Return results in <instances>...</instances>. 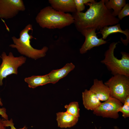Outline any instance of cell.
<instances>
[{"mask_svg": "<svg viewBox=\"0 0 129 129\" xmlns=\"http://www.w3.org/2000/svg\"><path fill=\"white\" fill-rule=\"evenodd\" d=\"M85 5L89 8L85 12L76 11L72 15L75 26L80 32L87 28H94L96 30L118 23L120 20L113 14L112 10L105 5L104 0L98 2L88 3Z\"/></svg>", "mask_w": 129, "mask_h": 129, "instance_id": "cell-1", "label": "cell"}, {"mask_svg": "<svg viewBox=\"0 0 129 129\" xmlns=\"http://www.w3.org/2000/svg\"><path fill=\"white\" fill-rule=\"evenodd\" d=\"M36 22L43 28L61 29L74 23L72 15L57 11L51 6L41 10L35 18Z\"/></svg>", "mask_w": 129, "mask_h": 129, "instance_id": "cell-2", "label": "cell"}, {"mask_svg": "<svg viewBox=\"0 0 129 129\" xmlns=\"http://www.w3.org/2000/svg\"><path fill=\"white\" fill-rule=\"evenodd\" d=\"M32 25L28 24L20 32L19 38L15 36L12 37L13 44L9 45L11 48H16L21 54L35 59L44 57L48 48L44 46L40 49L34 48L30 44V40L34 38L29 33L30 31H32Z\"/></svg>", "mask_w": 129, "mask_h": 129, "instance_id": "cell-3", "label": "cell"}, {"mask_svg": "<svg viewBox=\"0 0 129 129\" xmlns=\"http://www.w3.org/2000/svg\"><path fill=\"white\" fill-rule=\"evenodd\" d=\"M118 42L110 44L105 52V58L101 61L113 75H120L129 77V55L126 52H121V59H119L114 56V51Z\"/></svg>", "mask_w": 129, "mask_h": 129, "instance_id": "cell-4", "label": "cell"}, {"mask_svg": "<svg viewBox=\"0 0 129 129\" xmlns=\"http://www.w3.org/2000/svg\"><path fill=\"white\" fill-rule=\"evenodd\" d=\"M104 84L109 88L111 97L124 104L129 96V77L123 75H113Z\"/></svg>", "mask_w": 129, "mask_h": 129, "instance_id": "cell-5", "label": "cell"}, {"mask_svg": "<svg viewBox=\"0 0 129 129\" xmlns=\"http://www.w3.org/2000/svg\"><path fill=\"white\" fill-rule=\"evenodd\" d=\"M1 58L2 62L0 66V86L3 84V80L8 75L17 74V69L25 63L26 58L23 56L15 57L12 53L10 52L8 55L3 52Z\"/></svg>", "mask_w": 129, "mask_h": 129, "instance_id": "cell-6", "label": "cell"}, {"mask_svg": "<svg viewBox=\"0 0 129 129\" xmlns=\"http://www.w3.org/2000/svg\"><path fill=\"white\" fill-rule=\"evenodd\" d=\"M123 104L118 100L111 97L93 111V114L103 118L117 119L119 117L118 110Z\"/></svg>", "mask_w": 129, "mask_h": 129, "instance_id": "cell-7", "label": "cell"}, {"mask_svg": "<svg viewBox=\"0 0 129 129\" xmlns=\"http://www.w3.org/2000/svg\"><path fill=\"white\" fill-rule=\"evenodd\" d=\"M25 9L22 0H0V18H13Z\"/></svg>", "mask_w": 129, "mask_h": 129, "instance_id": "cell-8", "label": "cell"}, {"mask_svg": "<svg viewBox=\"0 0 129 129\" xmlns=\"http://www.w3.org/2000/svg\"><path fill=\"white\" fill-rule=\"evenodd\" d=\"M94 28H87L81 32L85 38V41L80 49V53L83 54L93 48L100 46L107 43V41L102 38H98Z\"/></svg>", "mask_w": 129, "mask_h": 129, "instance_id": "cell-9", "label": "cell"}, {"mask_svg": "<svg viewBox=\"0 0 129 129\" xmlns=\"http://www.w3.org/2000/svg\"><path fill=\"white\" fill-rule=\"evenodd\" d=\"M90 90L95 94L100 101H105L111 97L109 89L102 80L96 79Z\"/></svg>", "mask_w": 129, "mask_h": 129, "instance_id": "cell-10", "label": "cell"}, {"mask_svg": "<svg viewBox=\"0 0 129 129\" xmlns=\"http://www.w3.org/2000/svg\"><path fill=\"white\" fill-rule=\"evenodd\" d=\"M51 6L55 10L65 13L76 11L74 0H49Z\"/></svg>", "mask_w": 129, "mask_h": 129, "instance_id": "cell-11", "label": "cell"}, {"mask_svg": "<svg viewBox=\"0 0 129 129\" xmlns=\"http://www.w3.org/2000/svg\"><path fill=\"white\" fill-rule=\"evenodd\" d=\"M118 32L123 33L126 36V39L124 40L121 37V40L124 45H127L129 42V30L128 29L124 30H122L119 24L105 27L100 30V32L97 33H101L102 35V38L104 40L110 34Z\"/></svg>", "mask_w": 129, "mask_h": 129, "instance_id": "cell-12", "label": "cell"}, {"mask_svg": "<svg viewBox=\"0 0 129 129\" xmlns=\"http://www.w3.org/2000/svg\"><path fill=\"white\" fill-rule=\"evenodd\" d=\"M82 96L83 105L88 110L93 111L101 103L97 96L90 90L85 89Z\"/></svg>", "mask_w": 129, "mask_h": 129, "instance_id": "cell-13", "label": "cell"}, {"mask_svg": "<svg viewBox=\"0 0 129 129\" xmlns=\"http://www.w3.org/2000/svg\"><path fill=\"white\" fill-rule=\"evenodd\" d=\"M56 120L58 126L61 128H70L77 123L78 118L67 112H59L56 113Z\"/></svg>", "mask_w": 129, "mask_h": 129, "instance_id": "cell-14", "label": "cell"}, {"mask_svg": "<svg viewBox=\"0 0 129 129\" xmlns=\"http://www.w3.org/2000/svg\"><path fill=\"white\" fill-rule=\"evenodd\" d=\"M75 67V65L71 63L67 64L62 68L53 70L48 74L50 83L55 84L59 80L66 76Z\"/></svg>", "mask_w": 129, "mask_h": 129, "instance_id": "cell-15", "label": "cell"}, {"mask_svg": "<svg viewBox=\"0 0 129 129\" xmlns=\"http://www.w3.org/2000/svg\"><path fill=\"white\" fill-rule=\"evenodd\" d=\"M24 81L29 87L32 88L50 83L48 74L42 76L33 75L25 78Z\"/></svg>", "mask_w": 129, "mask_h": 129, "instance_id": "cell-16", "label": "cell"}, {"mask_svg": "<svg viewBox=\"0 0 129 129\" xmlns=\"http://www.w3.org/2000/svg\"><path fill=\"white\" fill-rule=\"evenodd\" d=\"M105 6L109 10H113V14L118 16L120 11L126 4L125 0H104Z\"/></svg>", "mask_w": 129, "mask_h": 129, "instance_id": "cell-17", "label": "cell"}, {"mask_svg": "<svg viewBox=\"0 0 129 129\" xmlns=\"http://www.w3.org/2000/svg\"><path fill=\"white\" fill-rule=\"evenodd\" d=\"M67 112L73 116L78 118L80 117V110L78 103L77 102H73L70 103L69 105L64 106Z\"/></svg>", "mask_w": 129, "mask_h": 129, "instance_id": "cell-18", "label": "cell"}, {"mask_svg": "<svg viewBox=\"0 0 129 129\" xmlns=\"http://www.w3.org/2000/svg\"><path fill=\"white\" fill-rule=\"evenodd\" d=\"M118 110V112H121L123 117L124 118L129 117V96L125 99L124 103Z\"/></svg>", "mask_w": 129, "mask_h": 129, "instance_id": "cell-19", "label": "cell"}, {"mask_svg": "<svg viewBox=\"0 0 129 129\" xmlns=\"http://www.w3.org/2000/svg\"><path fill=\"white\" fill-rule=\"evenodd\" d=\"M76 11L82 12L85 8V5L88 3H93L96 1L94 0H74Z\"/></svg>", "mask_w": 129, "mask_h": 129, "instance_id": "cell-20", "label": "cell"}, {"mask_svg": "<svg viewBox=\"0 0 129 129\" xmlns=\"http://www.w3.org/2000/svg\"><path fill=\"white\" fill-rule=\"evenodd\" d=\"M129 15V4L128 3L125 5L121 9L118 15V18L121 20L124 17Z\"/></svg>", "mask_w": 129, "mask_h": 129, "instance_id": "cell-21", "label": "cell"}, {"mask_svg": "<svg viewBox=\"0 0 129 129\" xmlns=\"http://www.w3.org/2000/svg\"><path fill=\"white\" fill-rule=\"evenodd\" d=\"M3 122L5 126L6 127H10L11 129H27V128L26 126H24L23 128L19 129H16L14 127V124L13 122L12 119L10 120L3 119Z\"/></svg>", "mask_w": 129, "mask_h": 129, "instance_id": "cell-22", "label": "cell"}, {"mask_svg": "<svg viewBox=\"0 0 129 129\" xmlns=\"http://www.w3.org/2000/svg\"><path fill=\"white\" fill-rule=\"evenodd\" d=\"M0 115L4 119H8V116L6 113V110L5 108H0Z\"/></svg>", "mask_w": 129, "mask_h": 129, "instance_id": "cell-23", "label": "cell"}, {"mask_svg": "<svg viewBox=\"0 0 129 129\" xmlns=\"http://www.w3.org/2000/svg\"><path fill=\"white\" fill-rule=\"evenodd\" d=\"M6 127L5 126L3 122V119L0 118V129H5Z\"/></svg>", "mask_w": 129, "mask_h": 129, "instance_id": "cell-24", "label": "cell"}, {"mask_svg": "<svg viewBox=\"0 0 129 129\" xmlns=\"http://www.w3.org/2000/svg\"><path fill=\"white\" fill-rule=\"evenodd\" d=\"M3 105V104L2 102H1V99L0 97V105L1 106H2Z\"/></svg>", "mask_w": 129, "mask_h": 129, "instance_id": "cell-25", "label": "cell"}, {"mask_svg": "<svg viewBox=\"0 0 129 129\" xmlns=\"http://www.w3.org/2000/svg\"><path fill=\"white\" fill-rule=\"evenodd\" d=\"M114 129H119L117 126H115L114 128Z\"/></svg>", "mask_w": 129, "mask_h": 129, "instance_id": "cell-26", "label": "cell"}, {"mask_svg": "<svg viewBox=\"0 0 129 129\" xmlns=\"http://www.w3.org/2000/svg\"><path fill=\"white\" fill-rule=\"evenodd\" d=\"M95 129H97V128L96 127H95ZM99 129H100V128Z\"/></svg>", "mask_w": 129, "mask_h": 129, "instance_id": "cell-27", "label": "cell"}, {"mask_svg": "<svg viewBox=\"0 0 129 129\" xmlns=\"http://www.w3.org/2000/svg\"><path fill=\"white\" fill-rule=\"evenodd\" d=\"M0 57L1 58V56H0Z\"/></svg>", "mask_w": 129, "mask_h": 129, "instance_id": "cell-28", "label": "cell"}]
</instances>
